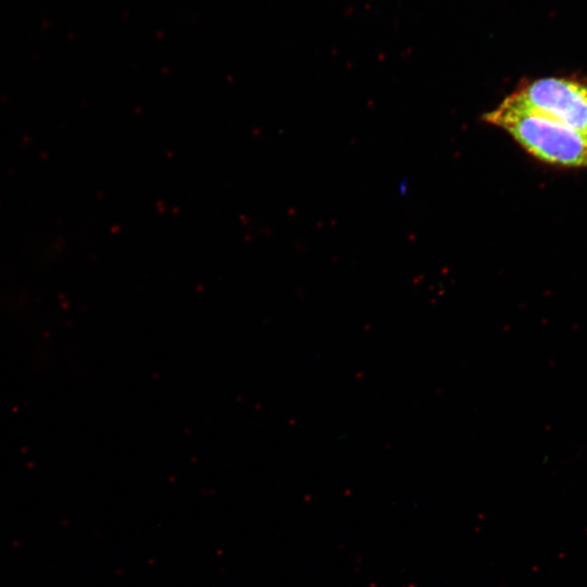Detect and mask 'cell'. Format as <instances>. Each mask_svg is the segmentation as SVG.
Segmentation results:
<instances>
[{"label":"cell","instance_id":"obj_1","mask_svg":"<svg viewBox=\"0 0 587 587\" xmlns=\"http://www.w3.org/2000/svg\"><path fill=\"white\" fill-rule=\"evenodd\" d=\"M547 163L587 168V134L541 114L502 103L485 116Z\"/></svg>","mask_w":587,"mask_h":587},{"label":"cell","instance_id":"obj_2","mask_svg":"<svg viewBox=\"0 0 587 587\" xmlns=\"http://www.w3.org/2000/svg\"><path fill=\"white\" fill-rule=\"evenodd\" d=\"M587 134V77H545L523 83L503 100Z\"/></svg>","mask_w":587,"mask_h":587}]
</instances>
